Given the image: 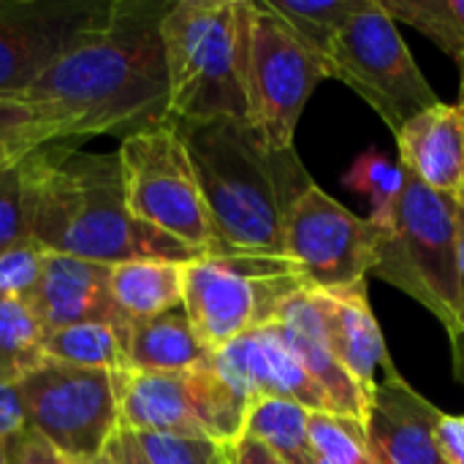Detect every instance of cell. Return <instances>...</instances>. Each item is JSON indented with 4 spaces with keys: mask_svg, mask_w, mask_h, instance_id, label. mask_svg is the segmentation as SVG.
Returning <instances> with one entry per match:
<instances>
[{
    "mask_svg": "<svg viewBox=\"0 0 464 464\" xmlns=\"http://www.w3.org/2000/svg\"><path fill=\"white\" fill-rule=\"evenodd\" d=\"M166 8L169 0H111L19 98L54 111L68 125V141H122L171 122L160 38Z\"/></svg>",
    "mask_w": 464,
    "mask_h": 464,
    "instance_id": "obj_1",
    "label": "cell"
},
{
    "mask_svg": "<svg viewBox=\"0 0 464 464\" xmlns=\"http://www.w3.org/2000/svg\"><path fill=\"white\" fill-rule=\"evenodd\" d=\"M30 182V239L46 253L95 264L139 258L188 264L196 250L136 220L125 201L117 152L46 144L24 158Z\"/></svg>",
    "mask_w": 464,
    "mask_h": 464,
    "instance_id": "obj_2",
    "label": "cell"
},
{
    "mask_svg": "<svg viewBox=\"0 0 464 464\" xmlns=\"http://www.w3.org/2000/svg\"><path fill=\"white\" fill-rule=\"evenodd\" d=\"M174 128L196 169L218 253L285 258V220L313 185L296 150H275L247 120L174 122Z\"/></svg>",
    "mask_w": 464,
    "mask_h": 464,
    "instance_id": "obj_3",
    "label": "cell"
},
{
    "mask_svg": "<svg viewBox=\"0 0 464 464\" xmlns=\"http://www.w3.org/2000/svg\"><path fill=\"white\" fill-rule=\"evenodd\" d=\"M247 0H174L160 19L169 117L174 122L247 120Z\"/></svg>",
    "mask_w": 464,
    "mask_h": 464,
    "instance_id": "obj_4",
    "label": "cell"
},
{
    "mask_svg": "<svg viewBox=\"0 0 464 464\" xmlns=\"http://www.w3.org/2000/svg\"><path fill=\"white\" fill-rule=\"evenodd\" d=\"M378 228L372 272L424 304L457 334V198L430 190L408 169L392 212Z\"/></svg>",
    "mask_w": 464,
    "mask_h": 464,
    "instance_id": "obj_5",
    "label": "cell"
},
{
    "mask_svg": "<svg viewBox=\"0 0 464 464\" xmlns=\"http://www.w3.org/2000/svg\"><path fill=\"white\" fill-rule=\"evenodd\" d=\"M294 261L253 253H207L182 266V307L215 353L272 324L288 296L304 291Z\"/></svg>",
    "mask_w": 464,
    "mask_h": 464,
    "instance_id": "obj_6",
    "label": "cell"
},
{
    "mask_svg": "<svg viewBox=\"0 0 464 464\" xmlns=\"http://www.w3.org/2000/svg\"><path fill=\"white\" fill-rule=\"evenodd\" d=\"M128 209L198 256L218 253L209 209L174 122L133 133L117 150Z\"/></svg>",
    "mask_w": 464,
    "mask_h": 464,
    "instance_id": "obj_7",
    "label": "cell"
},
{
    "mask_svg": "<svg viewBox=\"0 0 464 464\" xmlns=\"http://www.w3.org/2000/svg\"><path fill=\"white\" fill-rule=\"evenodd\" d=\"M332 79L329 63L266 3L247 0L245 95L247 122L275 150H291L299 117L315 87Z\"/></svg>",
    "mask_w": 464,
    "mask_h": 464,
    "instance_id": "obj_8",
    "label": "cell"
},
{
    "mask_svg": "<svg viewBox=\"0 0 464 464\" xmlns=\"http://www.w3.org/2000/svg\"><path fill=\"white\" fill-rule=\"evenodd\" d=\"M120 424L136 435L237 443L245 430L247 400L212 367L169 375H114Z\"/></svg>",
    "mask_w": 464,
    "mask_h": 464,
    "instance_id": "obj_9",
    "label": "cell"
},
{
    "mask_svg": "<svg viewBox=\"0 0 464 464\" xmlns=\"http://www.w3.org/2000/svg\"><path fill=\"white\" fill-rule=\"evenodd\" d=\"M326 63L332 79L345 82L364 98L394 133L416 114L440 103L400 35L397 22L378 0L345 24Z\"/></svg>",
    "mask_w": 464,
    "mask_h": 464,
    "instance_id": "obj_10",
    "label": "cell"
},
{
    "mask_svg": "<svg viewBox=\"0 0 464 464\" xmlns=\"http://www.w3.org/2000/svg\"><path fill=\"white\" fill-rule=\"evenodd\" d=\"M16 386L27 430L46 438L68 462L103 454L120 427V394L109 372L44 359Z\"/></svg>",
    "mask_w": 464,
    "mask_h": 464,
    "instance_id": "obj_11",
    "label": "cell"
},
{
    "mask_svg": "<svg viewBox=\"0 0 464 464\" xmlns=\"http://www.w3.org/2000/svg\"><path fill=\"white\" fill-rule=\"evenodd\" d=\"M375 245L372 220L353 215L315 182L285 220V258L294 261L307 291L337 294L367 283Z\"/></svg>",
    "mask_w": 464,
    "mask_h": 464,
    "instance_id": "obj_12",
    "label": "cell"
},
{
    "mask_svg": "<svg viewBox=\"0 0 464 464\" xmlns=\"http://www.w3.org/2000/svg\"><path fill=\"white\" fill-rule=\"evenodd\" d=\"M109 3L0 0V95L19 98L79 33L106 14Z\"/></svg>",
    "mask_w": 464,
    "mask_h": 464,
    "instance_id": "obj_13",
    "label": "cell"
},
{
    "mask_svg": "<svg viewBox=\"0 0 464 464\" xmlns=\"http://www.w3.org/2000/svg\"><path fill=\"white\" fill-rule=\"evenodd\" d=\"M212 367L247 402L288 400L310 413H334L326 392L313 381L272 326L253 329L215 351Z\"/></svg>",
    "mask_w": 464,
    "mask_h": 464,
    "instance_id": "obj_14",
    "label": "cell"
},
{
    "mask_svg": "<svg viewBox=\"0 0 464 464\" xmlns=\"http://www.w3.org/2000/svg\"><path fill=\"white\" fill-rule=\"evenodd\" d=\"M440 411L424 400L397 370L375 383L364 419L375 464H446L438 449Z\"/></svg>",
    "mask_w": 464,
    "mask_h": 464,
    "instance_id": "obj_15",
    "label": "cell"
},
{
    "mask_svg": "<svg viewBox=\"0 0 464 464\" xmlns=\"http://www.w3.org/2000/svg\"><path fill=\"white\" fill-rule=\"evenodd\" d=\"M109 272L111 266L106 264L46 253L38 288L30 296V304L41 318L44 329L49 332L60 326L98 321L122 329L128 337V321L120 315L114 304L109 288Z\"/></svg>",
    "mask_w": 464,
    "mask_h": 464,
    "instance_id": "obj_16",
    "label": "cell"
},
{
    "mask_svg": "<svg viewBox=\"0 0 464 464\" xmlns=\"http://www.w3.org/2000/svg\"><path fill=\"white\" fill-rule=\"evenodd\" d=\"M275 334L285 343V348L302 362V367L313 375V381L326 392L332 408L337 416L348 419H367L370 411V394L345 372V367L337 362L326 329L321 321V313L315 307L313 291H296L288 296L272 324Z\"/></svg>",
    "mask_w": 464,
    "mask_h": 464,
    "instance_id": "obj_17",
    "label": "cell"
},
{
    "mask_svg": "<svg viewBox=\"0 0 464 464\" xmlns=\"http://www.w3.org/2000/svg\"><path fill=\"white\" fill-rule=\"evenodd\" d=\"M313 299L337 362L372 397L375 383L394 372V362L389 356L381 324L370 307L367 283L337 294L313 291Z\"/></svg>",
    "mask_w": 464,
    "mask_h": 464,
    "instance_id": "obj_18",
    "label": "cell"
},
{
    "mask_svg": "<svg viewBox=\"0 0 464 464\" xmlns=\"http://www.w3.org/2000/svg\"><path fill=\"white\" fill-rule=\"evenodd\" d=\"M397 136L400 166L430 190L454 196L462 185L464 120L459 103H438L408 120Z\"/></svg>",
    "mask_w": 464,
    "mask_h": 464,
    "instance_id": "obj_19",
    "label": "cell"
},
{
    "mask_svg": "<svg viewBox=\"0 0 464 464\" xmlns=\"http://www.w3.org/2000/svg\"><path fill=\"white\" fill-rule=\"evenodd\" d=\"M125 348L130 372L141 375L190 372L212 362V351L196 334L185 307H174L155 318L130 321Z\"/></svg>",
    "mask_w": 464,
    "mask_h": 464,
    "instance_id": "obj_20",
    "label": "cell"
},
{
    "mask_svg": "<svg viewBox=\"0 0 464 464\" xmlns=\"http://www.w3.org/2000/svg\"><path fill=\"white\" fill-rule=\"evenodd\" d=\"M182 266L185 264L155 258L114 264L109 288L120 315L130 324L182 307Z\"/></svg>",
    "mask_w": 464,
    "mask_h": 464,
    "instance_id": "obj_21",
    "label": "cell"
},
{
    "mask_svg": "<svg viewBox=\"0 0 464 464\" xmlns=\"http://www.w3.org/2000/svg\"><path fill=\"white\" fill-rule=\"evenodd\" d=\"M44 353L46 359L82 367V370H98L109 375H130L128 348H125V332L111 324H73L49 329L44 337Z\"/></svg>",
    "mask_w": 464,
    "mask_h": 464,
    "instance_id": "obj_22",
    "label": "cell"
},
{
    "mask_svg": "<svg viewBox=\"0 0 464 464\" xmlns=\"http://www.w3.org/2000/svg\"><path fill=\"white\" fill-rule=\"evenodd\" d=\"M310 411L288 400H253L247 405L242 435L261 440L283 462L315 464L307 432Z\"/></svg>",
    "mask_w": 464,
    "mask_h": 464,
    "instance_id": "obj_23",
    "label": "cell"
},
{
    "mask_svg": "<svg viewBox=\"0 0 464 464\" xmlns=\"http://www.w3.org/2000/svg\"><path fill=\"white\" fill-rule=\"evenodd\" d=\"M46 329L33 304L19 296H0V381L19 383L44 364Z\"/></svg>",
    "mask_w": 464,
    "mask_h": 464,
    "instance_id": "obj_24",
    "label": "cell"
},
{
    "mask_svg": "<svg viewBox=\"0 0 464 464\" xmlns=\"http://www.w3.org/2000/svg\"><path fill=\"white\" fill-rule=\"evenodd\" d=\"M264 3L280 19H285L310 49H315L326 60L345 24L356 14L370 8L372 0H264Z\"/></svg>",
    "mask_w": 464,
    "mask_h": 464,
    "instance_id": "obj_25",
    "label": "cell"
},
{
    "mask_svg": "<svg viewBox=\"0 0 464 464\" xmlns=\"http://www.w3.org/2000/svg\"><path fill=\"white\" fill-rule=\"evenodd\" d=\"M394 19L416 27L457 65L464 63V0H378Z\"/></svg>",
    "mask_w": 464,
    "mask_h": 464,
    "instance_id": "obj_26",
    "label": "cell"
},
{
    "mask_svg": "<svg viewBox=\"0 0 464 464\" xmlns=\"http://www.w3.org/2000/svg\"><path fill=\"white\" fill-rule=\"evenodd\" d=\"M68 141V125L49 109L0 95V147L38 150Z\"/></svg>",
    "mask_w": 464,
    "mask_h": 464,
    "instance_id": "obj_27",
    "label": "cell"
},
{
    "mask_svg": "<svg viewBox=\"0 0 464 464\" xmlns=\"http://www.w3.org/2000/svg\"><path fill=\"white\" fill-rule=\"evenodd\" d=\"M307 432L318 462L375 464L370 457L364 421L359 419H348L337 413H310Z\"/></svg>",
    "mask_w": 464,
    "mask_h": 464,
    "instance_id": "obj_28",
    "label": "cell"
},
{
    "mask_svg": "<svg viewBox=\"0 0 464 464\" xmlns=\"http://www.w3.org/2000/svg\"><path fill=\"white\" fill-rule=\"evenodd\" d=\"M345 182H348V188H353L370 198V204H372L370 220L378 223L392 212V207L397 201V193L402 188V166L389 163L386 158H381L375 152H367V155L356 158Z\"/></svg>",
    "mask_w": 464,
    "mask_h": 464,
    "instance_id": "obj_29",
    "label": "cell"
},
{
    "mask_svg": "<svg viewBox=\"0 0 464 464\" xmlns=\"http://www.w3.org/2000/svg\"><path fill=\"white\" fill-rule=\"evenodd\" d=\"M24 158L0 171V256L30 237V182Z\"/></svg>",
    "mask_w": 464,
    "mask_h": 464,
    "instance_id": "obj_30",
    "label": "cell"
},
{
    "mask_svg": "<svg viewBox=\"0 0 464 464\" xmlns=\"http://www.w3.org/2000/svg\"><path fill=\"white\" fill-rule=\"evenodd\" d=\"M136 440L150 464H231V446L218 440H185L160 435H136Z\"/></svg>",
    "mask_w": 464,
    "mask_h": 464,
    "instance_id": "obj_31",
    "label": "cell"
},
{
    "mask_svg": "<svg viewBox=\"0 0 464 464\" xmlns=\"http://www.w3.org/2000/svg\"><path fill=\"white\" fill-rule=\"evenodd\" d=\"M44 256L46 250L30 237L8 247L0 256V296H19L30 302L41 280Z\"/></svg>",
    "mask_w": 464,
    "mask_h": 464,
    "instance_id": "obj_32",
    "label": "cell"
},
{
    "mask_svg": "<svg viewBox=\"0 0 464 464\" xmlns=\"http://www.w3.org/2000/svg\"><path fill=\"white\" fill-rule=\"evenodd\" d=\"M5 464H71L46 438L33 430H22L5 446Z\"/></svg>",
    "mask_w": 464,
    "mask_h": 464,
    "instance_id": "obj_33",
    "label": "cell"
},
{
    "mask_svg": "<svg viewBox=\"0 0 464 464\" xmlns=\"http://www.w3.org/2000/svg\"><path fill=\"white\" fill-rule=\"evenodd\" d=\"M454 362L464 378V207L457 201V334L451 337Z\"/></svg>",
    "mask_w": 464,
    "mask_h": 464,
    "instance_id": "obj_34",
    "label": "cell"
},
{
    "mask_svg": "<svg viewBox=\"0 0 464 464\" xmlns=\"http://www.w3.org/2000/svg\"><path fill=\"white\" fill-rule=\"evenodd\" d=\"M24 427H27V419H24L19 386L11 381H0V446L16 438Z\"/></svg>",
    "mask_w": 464,
    "mask_h": 464,
    "instance_id": "obj_35",
    "label": "cell"
},
{
    "mask_svg": "<svg viewBox=\"0 0 464 464\" xmlns=\"http://www.w3.org/2000/svg\"><path fill=\"white\" fill-rule=\"evenodd\" d=\"M438 449L446 464H464V416L443 413L438 421Z\"/></svg>",
    "mask_w": 464,
    "mask_h": 464,
    "instance_id": "obj_36",
    "label": "cell"
},
{
    "mask_svg": "<svg viewBox=\"0 0 464 464\" xmlns=\"http://www.w3.org/2000/svg\"><path fill=\"white\" fill-rule=\"evenodd\" d=\"M228 454H231V464H288L283 462L272 449H266L261 440L247 438V435H242L237 443H231Z\"/></svg>",
    "mask_w": 464,
    "mask_h": 464,
    "instance_id": "obj_37",
    "label": "cell"
},
{
    "mask_svg": "<svg viewBox=\"0 0 464 464\" xmlns=\"http://www.w3.org/2000/svg\"><path fill=\"white\" fill-rule=\"evenodd\" d=\"M106 451L114 457V462L117 464H150V459L144 457V451H141V446H139V440H136V435H133L128 427H122V424L114 430V435H111Z\"/></svg>",
    "mask_w": 464,
    "mask_h": 464,
    "instance_id": "obj_38",
    "label": "cell"
},
{
    "mask_svg": "<svg viewBox=\"0 0 464 464\" xmlns=\"http://www.w3.org/2000/svg\"><path fill=\"white\" fill-rule=\"evenodd\" d=\"M27 152H33V150H14V147H0V171H3V169H8L11 163H16L19 158H24Z\"/></svg>",
    "mask_w": 464,
    "mask_h": 464,
    "instance_id": "obj_39",
    "label": "cell"
},
{
    "mask_svg": "<svg viewBox=\"0 0 464 464\" xmlns=\"http://www.w3.org/2000/svg\"><path fill=\"white\" fill-rule=\"evenodd\" d=\"M71 464H117V462H114V457H111L109 451H103V454H98V457H90V459H79V462H71Z\"/></svg>",
    "mask_w": 464,
    "mask_h": 464,
    "instance_id": "obj_40",
    "label": "cell"
},
{
    "mask_svg": "<svg viewBox=\"0 0 464 464\" xmlns=\"http://www.w3.org/2000/svg\"><path fill=\"white\" fill-rule=\"evenodd\" d=\"M462 109V120H464V106H459ZM457 201L464 207V160H462V185H459V193H457Z\"/></svg>",
    "mask_w": 464,
    "mask_h": 464,
    "instance_id": "obj_41",
    "label": "cell"
},
{
    "mask_svg": "<svg viewBox=\"0 0 464 464\" xmlns=\"http://www.w3.org/2000/svg\"><path fill=\"white\" fill-rule=\"evenodd\" d=\"M459 73H462V82H459V106H464V63L459 65Z\"/></svg>",
    "mask_w": 464,
    "mask_h": 464,
    "instance_id": "obj_42",
    "label": "cell"
},
{
    "mask_svg": "<svg viewBox=\"0 0 464 464\" xmlns=\"http://www.w3.org/2000/svg\"><path fill=\"white\" fill-rule=\"evenodd\" d=\"M8 446V443H5ZM5 446H0V464H5Z\"/></svg>",
    "mask_w": 464,
    "mask_h": 464,
    "instance_id": "obj_43",
    "label": "cell"
},
{
    "mask_svg": "<svg viewBox=\"0 0 464 464\" xmlns=\"http://www.w3.org/2000/svg\"><path fill=\"white\" fill-rule=\"evenodd\" d=\"M315 464H326V462H318V459H315Z\"/></svg>",
    "mask_w": 464,
    "mask_h": 464,
    "instance_id": "obj_44",
    "label": "cell"
}]
</instances>
